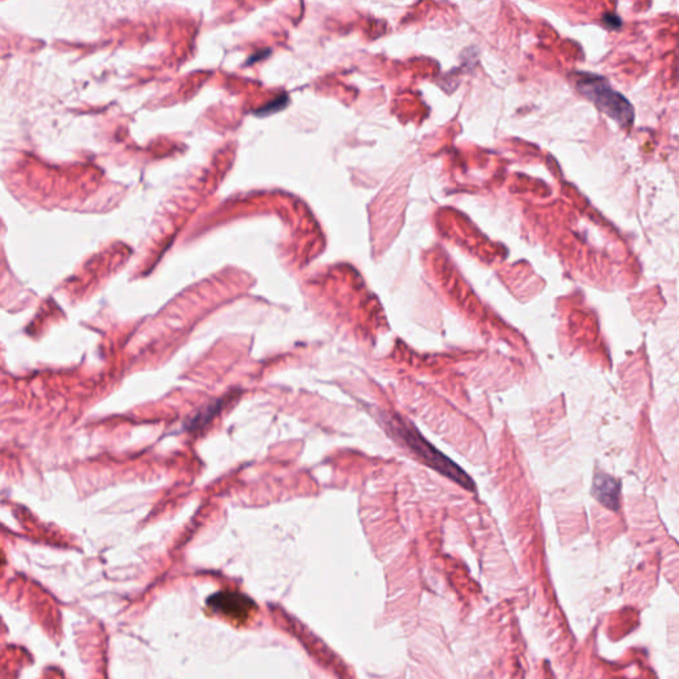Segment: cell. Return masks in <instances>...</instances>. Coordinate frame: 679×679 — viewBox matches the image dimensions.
<instances>
[{
  "mask_svg": "<svg viewBox=\"0 0 679 679\" xmlns=\"http://www.w3.org/2000/svg\"><path fill=\"white\" fill-rule=\"evenodd\" d=\"M388 426L431 469L441 472L469 491L475 490V484L470 476L450 458L444 455L438 448L428 442L414 426L405 422L400 416H393L388 419Z\"/></svg>",
  "mask_w": 679,
  "mask_h": 679,
  "instance_id": "1",
  "label": "cell"
},
{
  "mask_svg": "<svg viewBox=\"0 0 679 679\" xmlns=\"http://www.w3.org/2000/svg\"><path fill=\"white\" fill-rule=\"evenodd\" d=\"M577 89L622 126H630L633 124V106L624 96L613 91L604 78L581 73L577 80Z\"/></svg>",
  "mask_w": 679,
  "mask_h": 679,
  "instance_id": "2",
  "label": "cell"
},
{
  "mask_svg": "<svg viewBox=\"0 0 679 679\" xmlns=\"http://www.w3.org/2000/svg\"><path fill=\"white\" fill-rule=\"evenodd\" d=\"M207 606L214 614H219L233 621L244 622L255 611V602L233 590H223L212 594L207 600Z\"/></svg>",
  "mask_w": 679,
  "mask_h": 679,
  "instance_id": "3",
  "label": "cell"
},
{
  "mask_svg": "<svg viewBox=\"0 0 679 679\" xmlns=\"http://www.w3.org/2000/svg\"><path fill=\"white\" fill-rule=\"evenodd\" d=\"M592 494L606 509L617 511L620 509L621 483L614 476L605 472H597L593 478Z\"/></svg>",
  "mask_w": 679,
  "mask_h": 679,
  "instance_id": "4",
  "label": "cell"
},
{
  "mask_svg": "<svg viewBox=\"0 0 679 679\" xmlns=\"http://www.w3.org/2000/svg\"><path fill=\"white\" fill-rule=\"evenodd\" d=\"M602 22H604L605 26L611 28V29H617L622 24L621 19L615 13H605L604 17H602Z\"/></svg>",
  "mask_w": 679,
  "mask_h": 679,
  "instance_id": "5",
  "label": "cell"
}]
</instances>
